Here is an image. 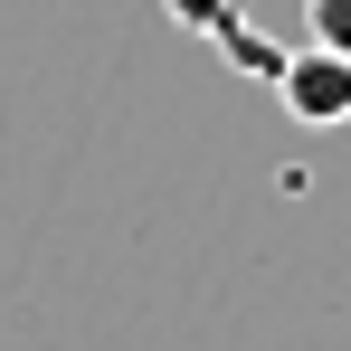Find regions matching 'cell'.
<instances>
[{"label": "cell", "mask_w": 351, "mask_h": 351, "mask_svg": "<svg viewBox=\"0 0 351 351\" xmlns=\"http://www.w3.org/2000/svg\"><path fill=\"white\" fill-rule=\"evenodd\" d=\"M276 105H285L304 133L351 123V58H332V48H294V58L276 66Z\"/></svg>", "instance_id": "cell-1"}, {"label": "cell", "mask_w": 351, "mask_h": 351, "mask_svg": "<svg viewBox=\"0 0 351 351\" xmlns=\"http://www.w3.org/2000/svg\"><path fill=\"white\" fill-rule=\"evenodd\" d=\"M171 19H180V29H199V38H219V48H228L247 76H266V86H276L285 48H266V38H256V29L237 19V0H171Z\"/></svg>", "instance_id": "cell-2"}, {"label": "cell", "mask_w": 351, "mask_h": 351, "mask_svg": "<svg viewBox=\"0 0 351 351\" xmlns=\"http://www.w3.org/2000/svg\"><path fill=\"white\" fill-rule=\"evenodd\" d=\"M304 19H313V48L351 58V0H304Z\"/></svg>", "instance_id": "cell-3"}]
</instances>
